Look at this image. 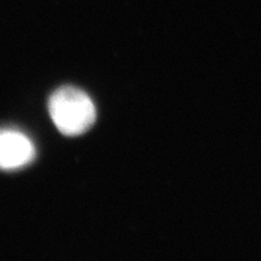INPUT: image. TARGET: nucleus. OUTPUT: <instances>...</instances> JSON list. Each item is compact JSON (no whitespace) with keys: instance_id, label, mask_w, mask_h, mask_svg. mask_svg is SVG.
Wrapping results in <instances>:
<instances>
[{"instance_id":"f257e3e1","label":"nucleus","mask_w":261,"mask_h":261,"mask_svg":"<svg viewBox=\"0 0 261 261\" xmlns=\"http://www.w3.org/2000/svg\"><path fill=\"white\" fill-rule=\"evenodd\" d=\"M48 112L55 126L64 136H80L96 121V108L83 90L65 86L51 94Z\"/></svg>"},{"instance_id":"f03ea898","label":"nucleus","mask_w":261,"mask_h":261,"mask_svg":"<svg viewBox=\"0 0 261 261\" xmlns=\"http://www.w3.org/2000/svg\"><path fill=\"white\" fill-rule=\"evenodd\" d=\"M32 140L17 129H0V169L14 171L24 167L34 159Z\"/></svg>"}]
</instances>
